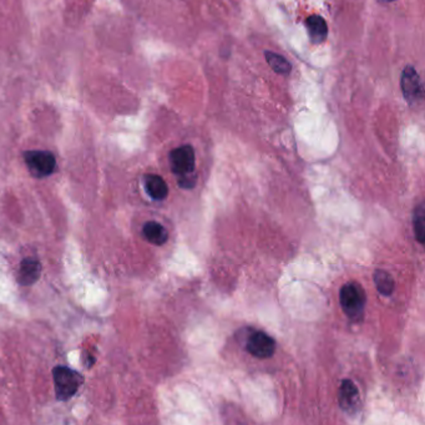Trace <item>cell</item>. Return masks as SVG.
<instances>
[{
  "instance_id": "obj_14",
  "label": "cell",
  "mask_w": 425,
  "mask_h": 425,
  "mask_svg": "<svg viewBox=\"0 0 425 425\" xmlns=\"http://www.w3.org/2000/svg\"><path fill=\"white\" fill-rule=\"evenodd\" d=\"M425 210L424 205L420 203L415 207L413 216L414 235L420 245H424L425 237Z\"/></svg>"
},
{
  "instance_id": "obj_9",
  "label": "cell",
  "mask_w": 425,
  "mask_h": 425,
  "mask_svg": "<svg viewBox=\"0 0 425 425\" xmlns=\"http://www.w3.org/2000/svg\"><path fill=\"white\" fill-rule=\"evenodd\" d=\"M145 190L156 201L165 200L168 195V187L165 180L159 175H146L144 178Z\"/></svg>"
},
{
  "instance_id": "obj_10",
  "label": "cell",
  "mask_w": 425,
  "mask_h": 425,
  "mask_svg": "<svg viewBox=\"0 0 425 425\" xmlns=\"http://www.w3.org/2000/svg\"><path fill=\"white\" fill-rule=\"evenodd\" d=\"M41 273V264L34 259H25L20 264L19 270V283L29 286L39 280Z\"/></svg>"
},
{
  "instance_id": "obj_12",
  "label": "cell",
  "mask_w": 425,
  "mask_h": 425,
  "mask_svg": "<svg viewBox=\"0 0 425 425\" xmlns=\"http://www.w3.org/2000/svg\"><path fill=\"white\" fill-rule=\"evenodd\" d=\"M264 55V58H266V62L270 65L271 69L273 70L275 73L280 75L291 74L292 65L288 62L287 59L283 58L280 54L270 52V50H266Z\"/></svg>"
},
{
  "instance_id": "obj_5",
  "label": "cell",
  "mask_w": 425,
  "mask_h": 425,
  "mask_svg": "<svg viewBox=\"0 0 425 425\" xmlns=\"http://www.w3.org/2000/svg\"><path fill=\"white\" fill-rule=\"evenodd\" d=\"M401 87H402L403 96L409 105H415L422 101L424 87L420 80L419 74L412 65H407L403 70Z\"/></svg>"
},
{
  "instance_id": "obj_13",
  "label": "cell",
  "mask_w": 425,
  "mask_h": 425,
  "mask_svg": "<svg viewBox=\"0 0 425 425\" xmlns=\"http://www.w3.org/2000/svg\"><path fill=\"white\" fill-rule=\"evenodd\" d=\"M374 283L378 292L383 296H391L394 292V280L384 270H377L373 275Z\"/></svg>"
},
{
  "instance_id": "obj_3",
  "label": "cell",
  "mask_w": 425,
  "mask_h": 425,
  "mask_svg": "<svg viewBox=\"0 0 425 425\" xmlns=\"http://www.w3.org/2000/svg\"><path fill=\"white\" fill-rule=\"evenodd\" d=\"M55 393L59 401H68L79 391L82 384V377L68 367H55L52 369Z\"/></svg>"
},
{
  "instance_id": "obj_11",
  "label": "cell",
  "mask_w": 425,
  "mask_h": 425,
  "mask_svg": "<svg viewBox=\"0 0 425 425\" xmlns=\"http://www.w3.org/2000/svg\"><path fill=\"white\" fill-rule=\"evenodd\" d=\"M145 238L156 246H162L164 243H166L168 240V233L166 229L161 224L156 222V221H150L146 222L143 229Z\"/></svg>"
},
{
  "instance_id": "obj_6",
  "label": "cell",
  "mask_w": 425,
  "mask_h": 425,
  "mask_svg": "<svg viewBox=\"0 0 425 425\" xmlns=\"http://www.w3.org/2000/svg\"><path fill=\"white\" fill-rule=\"evenodd\" d=\"M246 351L259 359H267L275 354L276 342L270 334L262 331H254L248 336Z\"/></svg>"
},
{
  "instance_id": "obj_4",
  "label": "cell",
  "mask_w": 425,
  "mask_h": 425,
  "mask_svg": "<svg viewBox=\"0 0 425 425\" xmlns=\"http://www.w3.org/2000/svg\"><path fill=\"white\" fill-rule=\"evenodd\" d=\"M24 160L30 173H33L35 178H46L52 175L57 166L55 156L49 151H27L24 152Z\"/></svg>"
},
{
  "instance_id": "obj_2",
  "label": "cell",
  "mask_w": 425,
  "mask_h": 425,
  "mask_svg": "<svg viewBox=\"0 0 425 425\" xmlns=\"http://www.w3.org/2000/svg\"><path fill=\"white\" fill-rule=\"evenodd\" d=\"M339 301L345 316L352 321H361L366 308V292L356 282H348L339 292Z\"/></svg>"
},
{
  "instance_id": "obj_8",
  "label": "cell",
  "mask_w": 425,
  "mask_h": 425,
  "mask_svg": "<svg viewBox=\"0 0 425 425\" xmlns=\"http://www.w3.org/2000/svg\"><path fill=\"white\" fill-rule=\"evenodd\" d=\"M305 25L308 30V36H310L312 44L319 45L326 41L328 36V25L321 15L313 14L307 17L305 20Z\"/></svg>"
},
{
  "instance_id": "obj_1",
  "label": "cell",
  "mask_w": 425,
  "mask_h": 425,
  "mask_svg": "<svg viewBox=\"0 0 425 425\" xmlns=\"http://www.w3.org/2000/svg\"><path fill=\"white\" fill-rule=\"evenodd\" d=\"M170 165L182 189H192L196 184L195 150L191 145H182L170 152Z\"/></svg>"
},
{
  "instance_id": "obj_7",
  "label": "cell",
  "mask_w": 425,
  "mask_h": 425,
  "mask_svg": "<svg viewBox=\"0 0 425 425\" xmlns=\"http://www.w3.org/2000/svg\"><path fill=\"white\" fill-rule=\"evenodd\" d=\"M339 405L347 413H356L361 405V396L356 385L350 380L342 382L339 389Z\"/></svg>"
},
{
  "instance_id": "obj_15",
  "label": "cell",
  "mask_w": 425,
  "mask_h": 425,
  "mask_svg": "<svg viewBox=\"0 0 425 425\" xmlns=\"http://www.w3.org/2000/svg\"><path fill=\"white\" fill-rule=\"evenodd\" d=\"M380 1H385V3H391V1H396V0H380Z\"/></svg>"
}]
</instances>
